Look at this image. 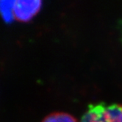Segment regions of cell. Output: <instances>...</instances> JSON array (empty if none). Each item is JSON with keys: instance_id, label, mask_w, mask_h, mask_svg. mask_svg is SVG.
I'll use <instances>...</instances> for the list:
<instances>
[{"instance_id": "cell-1", "label": "cell", "mask_w": 122, "mask_h": 122, "mask_svg": "<svg viewBox=\"0 0 122 122\" xmlns=\"http://www.w3.org/2000/svg\"><path fill=\"white\" fill-rule=\"evenodd\" d=\"M81 122H122V105L118 104H91Z\"/></svg>"}, {"instance_id": "cell-2", "label": "cell", "mask_w": 122, "mask_h": 122, "mask_svg": "<svg viewBox=\"0 0 122 122\" xmlns=\"http://www.w3.org/2000/svg\"><path fill=\"white\" fill-rule=\"evenodd\" d=\"M41 5V1H15L13 5V18L27 22L39 12Z\"/></svg>"}, {"instance_id": "cell-3", "label": "cell", "mask_w": 122, "mask_h": 122, "mask_svg": "<svg viewBox=\"0 0 122 122\" xmlns=\"http://www.w3.org/2000/svg\"><path fill=\"white\" fill-rule=\"evenodd\" d=\"M42 122H77L76 119L66 112H52L44 118Z\"/></svg>"}]
</instances>
